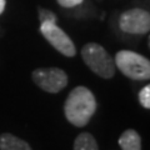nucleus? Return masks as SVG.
<instances>
[{"mask_svg": "<svg viewBox=\"0 0 150 150\" xmlns=\"http://www.w3.org/2000/svg\"><path fill=\"white\" fill-rule=\"evenodd\" d=\"M31 78L41 90L50 94L62 91L68 85V75L60 68H39L31 73Z\"/></svg>", "mask_w": 150, "mask_h": 150, "instance_id": "nucleus-4", "label": "nucleus"}, {"mask_svg": "<svg viewBox=\"0 0 150 150\" xmlns=\"http://www.w3.org/2000/svg\"><path fill=\"white\" fill-rule=\"evenodd\" d=\"M40 33L50 43V45L63 55L71 58L76 54V48H75L73 40L63 29H60L56 25V23H41Z\"/></svg>", "mask_w": 150, "mask_h": 150, "instance_id": "nucleus-5", "label": "nucleus"}, {"mask_svg": "<svg viewBox=\"0 0 150 150\" xmlns=\"http://www.w3.org/2000/svg\"><path fill=\"white\" fill-rule=\"evenodd\" d=\"M81 58L89 69L100 78L110 79L115 74V63L111 55L98 43H88L81 49Z\"/></svg>", "mask_w": 150, "mask_h": 150, "instance_id": "nucleus-2", "label": "nucleus"}, {"mask_svg": "<svg viewBox=\"0 0 150 150\" xmlns=\"http://www.w3.org/2000/svg\"><path fill=\"white\" fill-rule=\"evenodd\" d=\"M5 5H6V0H0V14H3V11L5 10Z\"/></svg>", "mask_w": 150, "mask_h": 150, "instance_id": "nucleus-13", "label": "nucleus"}, {"mask_svg": "<svg viewBox=\"0 0 150 150\" xmlns=\"http://www.w3.org/2000/svg\"><path fill=\"white\" fill-rule=\"evenodd\" d=\"M115 67L121 74L133 80H148L150 78V62L148 58L131 50H119L115 55Z\"/></svg>", "mask_w": 150, "mask_h": 150, "instance_id": "nucleus-3", "label": "nucleus"}, {"mask_svg": "<svg viewBox=\"0 0 150 150\" xmlns=\"http://www.w3.org/2000/svg\"><path fill=\"white\" fill-rule=\"evenodd\" d=\"M74 150H99V146L90 133H81L74 142Z\"/></svg>", "mask_w": 150, "mask_h": 150, "instance_id": "nucleus-9", "label": "nucleus"}, {"mask_svg": "<svg viewBox=\"0 0 150 150\" xmlns=\"http://www.w3.org/2000/svg\"><path fill=\"white\" fill-rule=\"evenodd\" d=\"M0 150H33L25 140L10 133L0 134Z\"/></svg>", "mask_w": 150, "mask_h": 150, "instance_id": "nucleus-7", "label": "nucleus"}, {"mask_svg": "<svg viewBox=\"0 0 150 150\" xmlns=\"http://www.w3.org/2000/svg\"><path fill=\"white\" fill-rule=\"evenodd\" d=\"M139 101L143 108L150 109V85H145L139 93Z\"/></svg>", "mask_w": 150, "mask_h": 150, "instance_id": "nucleus-11", "label": "nucleus"}, {"mask_svg": "<svg viewBox=\"0 0 150 150\" xmlns=\"http://www.w3.org/2000/svg\"><path fill=\"white\" fill-rule=\"evenodd\" d=\"M39 20L40 23H56L58 18L55 14L49 9L39 8Z\"/></svg>", "mask_w": 150, "mask_h": 150, "instance_id": "nucleus-10", "label": "nucleus"}, {"mask_svg": "<svg viewBox=\"0 0 150 150\" xmlns=\"http://www.w3.org/2000/svg\"><path fill=\"white\" fill-rule=\"evenodd\" d=\"M119 26L128 34L143 35L150 30V14L144 9H130L120 15Z\"/></svg>", "mask_w": 150, "mask_h": 150, "instance_id": "nucleus-6", "label": "nucleus"}, {"mask_svg": "<svg viewBox=\"0 0 150 150\" xmlns=\"http://www.w3.org/2000/svg\"><path fill=\"white\" fill-rule=\"evenodd\" d=\"M121 150H142V138L137 130L128 129L119 138Z\"/></svg>", "mask_w": 150, "mask_h": 150, "instance_id": "nucleus-8", "label": "nucleus"}, {"mask_svg": "<svg viewBox=\"0 0 150 150\" xmlns=\"http://www.w3.org/2000/svg\"><path fill=\"white\" fill-rule=\"evenodd\" d=\"M95 111V96L88 88L76 86L69 93L64 104V114L71 125L78 128L88 125Z\"/></svg>", "mask_w": 150, "mask_h": 150, "instance_id": "nucleus-1", "label": "nucleus"}, {"mask_svg": "<svg viewBox=\"0 0 150 150\" xmlns=\"http://www.w3.org/2000/svg\"><path fill=\"white\" fill-rule=\"evenodd\" d=\"M58 4L63 8H75L84 1V0H56Z\"/></svg>", "mask_w": 150, "mask_h": 150, "instance_id": "nucleus-12", "label": "nucleus"}]
</instances>
